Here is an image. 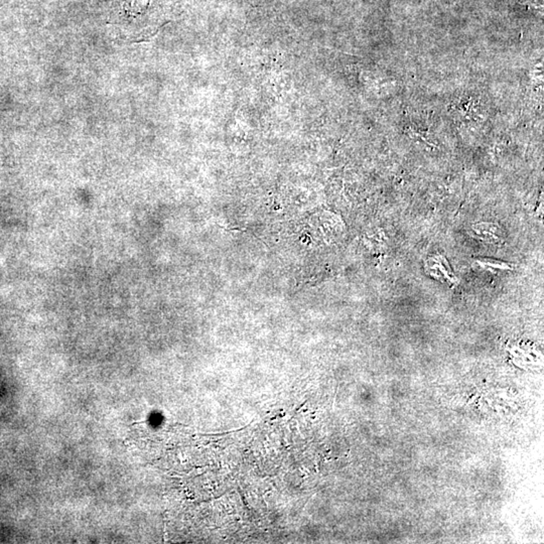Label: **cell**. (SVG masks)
<instances>
[{"label": "cell", "instance_id": "1", "mask_svg": "<svg viewBox=\"0 0 544 544\" xmlns=\"http://www.w3.org/2000/svg\"><path fill=\"white\" fill-rule=\"evenodd\" d=\"M481 265H485V266L489 267H498L500 269H508L509 266H508L506 263L499 262V261H494L490 260H483L481 261Z\"/></svg>", "mask_w": 544, "mask_h": 544}]
</instances>
